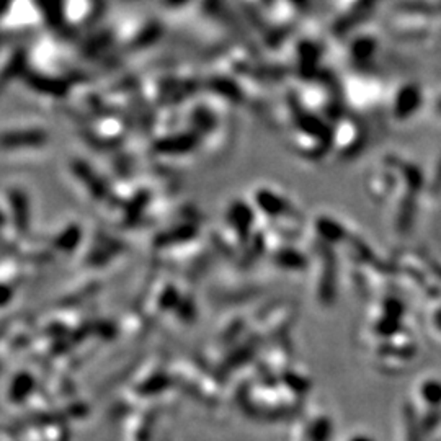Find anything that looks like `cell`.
Masks as SVG:
<instances>
[{"label":"cell","mask_w":441,"mask_h":441,"mask_svg":"<svg viewBox=\"0 0 441 441\" xmlns=\"http://www.w3.org/2000/svg\"><path fill=\"white\" fill-rule=\"evenodd\" d=\"M351 441H371V440H368L366 437H360V438H355V440H351Z\"/></svg>","instance_id":"1"}]
</instances>
